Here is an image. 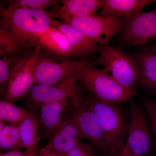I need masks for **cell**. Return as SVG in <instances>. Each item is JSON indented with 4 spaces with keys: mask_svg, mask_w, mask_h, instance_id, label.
I'll list each match as a JSON object with an SVG mask.
<instances>
[{
    "mask_svg": "<svg viewBox=\"0 0 156 156\" xmlns=\"http://www.w3.org/2000/svg\"><path fill=\"white\" fill-rule=\"evenodd\" d=\"M87 101L104 134L108 156L118 154L127 141L128 121L125 115L115 104L101 100L93 95Z\"/></svg>",
    "mask_w": 156,
    "mask_h": 156,
    "instance_id": "1",
    "label": "cell"
},
{
    "mask_svg": "<svg viewBox=\"0 0 156 156\" xmlns=\"http://www.w3.org/2000/svg\"><path fill=\"white\" fill-rule=\"evenodd\" d=\"M1 27L30 43L52 26L49 11L39 9L1 8Z\"/></svg>",
    "mask_w": 156,
    "mask_h": 156,
    "instance_id": "2",
    "label": "cell"
},
{
    "mask_svg": "<svg viewBox=\"0 0 156 156\" xmlns=\"http://www.w3.org/2000/svg\"><path fill=\"white\" fill-rule=\"evenodd\" d=\"M79 81L92 95L110 103H129L132 98L137 96L123 88L105 70L98 68L91 63L79 70Z\"/></svg>",
    "mask_w": 156,
    "mask_h": 156,
    "instance_id": "3",
    "label": "cell"
},
{
    "mask_svg": "<svg viewBox=\"0 0 156 156\" xmlns=\"http://www.w3.org/2000/svg\"><path fill=\"white\" fill-rule=\"evenodd\" d=\"M98 53L96 61L103 65V69L123 88L137 96L139 72L133 56L122 48L109 45H99Z\"/></svg>",
    "mask_w": 156,
    "mask_h": 156,
    "instance_id": "4",
    "label": "cell"
},
{
    "mask_svg": "<svg viewBox=\"0 0 156 156\" xmlns=\"http://www.w3.org/2000/svg\"><path fill=\"white\" fill-rule=\"evenodd\" d=\"M53 18H58L71 26L99 45H109L111 40L118 35L127 21L123 17L101 15L82 18L55 15Z\"/></svg>",
    "mask_w": 156,
    "mask_h": 156,
    "instance_id": "5",
    "label": "cell"
},
{
    "mask_svg": "<svg viewBox=\"0 0 156 156\" xmlns=\"http://www.w3.org/2000/svg\"><path fill=\"white\" fill-rule=\"evenodd\" d=\"M126 145L136 156L152 154L155 147L150 123L143 107L131 101Z\"/></svg>",
    "mask_w": 156,
    "mask_h": 156,
    "instance_id": "6",
    "label": "cell"
},
{
    "mask_svg": "<svg viewBox=\"0 0 156 156\" xmlns=\"http://www.w3.org/2000/svg\"><path fill=\"white\" fill-rule=\"evenodd\" d=\"M41 53V48L36 47L13 64L3 100L14 103L35 85L36 65Z\"/></svg>",
    "mask_w": 156,
    "mask_h": 156,
    "instance_id": "7",
    "label": "cell"
},
{
    "mask_svg": "<svg viewBox=\"0 0 156 156\" xmlns=\"http://www.w3.org/2000/svg\"><path fill=\"white\" fill-rule=\"evenodd\" d=\"M90 63L87 59L57 58L41 53L36 65L35 85H57Z\"/></svg>",
    "mask_w": 156,
    "mask_h": 156,
    "instance_id": "8",
    "label": "cell"
},
{
    "mask_svg": "<svg viewBox=\"0 0 156 156\" xmlns=\"http://www.w3.org/2000/svg\"><path fill=\"white\" fill-rule=\"evenodd\" d=\"M121 44L130 47L145 44L156 37V9L141 11L127 19L126 25L118 34Z\"/></svg>",
    "mask_w": 156,
    "mask_h": 156,
    "instance_id": "9",
    "label": "cell"
},
{
    "mask_svg": "<svg viewBox=\"0 0 156 156\" xmlns=\"http://www.w3.org/2000/svg\"><path fill=\"white\" fill-rule=\"evenodd\" d=\"M54 86L36 84L30 90L29 99L38 105L42 104L70 100L75 104L83 98L78 90L79 71Z\"/></svg>",
    "mask_w": 156,
    "mask_h": 156,
    "instance_id": "10",
    "label": "cell"
},
{
    "mask_svg": "<svg viewBox=\"0 0 156 156\" xmlns=\"http://www.w3.org/2000/svg\"><path fill=\"white\" fill-rule=\"evenodd\" d=\"M73 106L69 116L77 126L83 139L89 140L93 148L101 153V156H108L104 134L87 100L83 98Z\"/></svg>",
    "mask_w": 156,
    "mask_h": 156,
    "instance_id": "11",
    "label": "cell"
},
{
    "mask_svg": "<svg viewBox=\"0 0 156 156\" xmlns=\"http://www.w3.org/2000/svg\"><path fill=\"white\" fill-rule=\"evenodd\" d=\"M30 44L35 48L39 47L42 53L44 52L48 56L59 58L75 57L72 48L66 37L53 26L35 37Z\"/></svg>",
    "mask_w": 156,
    "mask_h": 156,
    "instance_id": "12",
    "label": "cell"
},
{
    "mask_svg": "<svg viewBox=\"0 0 156 156\" xmlns=\"http://www.w3.org/2000/svg\"><path fill=\"white\" fill-rule=\"evenodd\" d=\"M139 72V84L143 91L156 95V51L146 46L132 54Z\"/></svg>",
    "mask_w": 156,
    "mask_h": 156,
    "instance_id": "13",
    "label": "cell"
},
{
    "mask_svg": "<svg viewBox=\"0 0 156 156\" xmlns=\"http://www.w3.org/2000/svg\"><path fill=\"white\" fill-rule=\"evenodd\" d=\"M82 139L77 126L68 116L63 119L60 126L50 136L48 145L60 156H64Z\"/></svg>",
    "mask_w": 156,
    "mask_h": 156,
    "instance_id": "14",
    "label": "cell"
},
{
    "mask_svg": "<svg viewBox=\"0 0 156 156\" xmlns=\"http://www.w3.org/2000/svg\"><path fill=\"white\" fill-rule=\"evenodd\" d=\"M70 100L54 101L39 105V120L44 138L51 136L63 121L62 115L65 109L69 106Z\"/></svg>",
    "mask_w": 156,
    "mask_h": 156,
    "instance_id": "15",
    "label": "cell"
},
{
    "mask_svg": "<svg viewBox=\"0 0 156 156\" xmlns=\"http://www.w3.org/2000/svg\"><path fill=\"white\" fill-rule=\"evenodd\" d=\"M52 23V26L66 37L72 48L75 57L87 56L98 53L97 44L71 26L53 18Z\"/></svg>",
    "mask_w": 156,
    "mask_h": 156,
    "instance_id": "16",
    "label": "cell"
},
{
    "mask_svg": "<svg viewBox=\"0 0 156 156\" xmlns=\"http://www.w3.org/2000/svg\"><path fill=\"white\" fill-rule=\"evenodd\" d=\"M62 6L56 5L49 11L53 18L55 15L74 17H92L102 8L103 0H62Z\"/></svg>",
    "mask_w": 156,
    "mask_h": 156,
    "instance_id": "17",
    "label": "cell"
},
{
    "mask_svg": "<svg viewBox=\"0 0 156 156\" xmlns=\"http://www.w3.org/2000/svg\"><path fill=\"white\" fill-rule=\"evenodd\" d=\"M35 48L7 29L0 28V55L6 56L12 65Z\"/></svg>",
    "mask_w": 156,
    "mask_h": 156,
    "instance_id": "18",
    "label": "cell"
},
{
    "mask_svg": "<svg viewBox=\"0 0 156 156\" xmlns=\"http://www.w3.org/2000/svg\"><path fill=\"white\" fill-rule=\"evenodd\" d=\"M156 0H103L99 15L129 19L143 11Z\"/></svg>",
    "mask_w": 156,
    "mask_h": 156,
    "instance_id": "19",
    "label": "cell"
},
{
    "mask_svg": "<svg viewBox=\"0 0 156 156\" xmlns=\"http://www.w3.org/2000/svg\"><path fill=\"white\" fill-rule=\"evenodd\" d=\"M19 130L24 147L36 148L42 136L38 116L34 112H29L27 116L19 125Z\"/></svg>",
    "mask_w": 156,
    "mask_h": 156,
    "instance_id": "20",
    "label": "cell"
},
{
    "mask_svg": "<svg viewBox=\"0 0 156 156\" xmlns=\"http://www.w3.org/2000/svg\"><path fill=\"white\" fill-rule=\"evenodd\" d=\"M29 111L7 101H0V120L12 126H18L28 115Z\"/></svg>",
    "mask_w": 156,
    "mask_h": 156,
    "instance_id": "21",
    "label": "cell"
},
{
    "mask_svg": "<svg viewBox=\"0 0 156 156\" xmlns=\"http://www.w3.org/2000/svg\"><path fill=\"white\" fill-rule=\"evenodd\" d=\"M23 148L19 126L7 125L0 131L1 150H18Z\"/></svg>",
    "mask_w": 156,
    "mask_h": 156,
    "instance_id": "22",
    "label": "cell"
},
{
    "mask_svg": "<svg viewBox=\"0 0 156 156\" xmlns=\"http://www.w3.org/2000/svg\"><path fill=\"white\" fill-rule=\"evenodd\" d=\"M56 5V1L51 0H14L9 1V5L6 8H25L47 11L46 9L49 7Z\"/></svg>",
    "mask_w": 156,
    "mask_h": 156,
    "instance_id": "23",
    "label": "cell"
},
{
    "mask_svg": "<svg viewBox=\"0 0 156 156\" xmlns=\"http://www.w3.org/2000/svg\"><path fill=\"white\" fill-rule=\"evenodd\" d=\"M143 106L149 120L156 150V98H144Z\"/></svg>",
    "mask_w": 156,
    "mask_h": 156,
    "instance_id": "24",
    "label": "cell"
},
{
    "mask_svg": "<svg viewBox=\"0 0 156 156\" xmlns=\"http://www.w3.org/2000/svg\"><path fill=\"white\" fill-rule=\"evenodd\" d=\"M0 59V87L4 96L9 85L12 63L6 56H1Z\"/></svg>",
    "mask_w": 156,
    "mask_h": 156,
    "instance_id": "25",
    "label": "cell"
},
{
    "mask_svg": "<svg viewBox=\"0 0 156 156\" xmlns=\"http://www.w3.org/2000/svg\"><path fill=\"white\" fill-rule=\"evenodd\" d=\"M93 148L92 144H87L80 142L64 156H80L87 151Z\"/></svg>",
    "mask_w": 156,
    "mask_h": 156,
    "instance_id": "26",
    "label": "cell"
},
{
    "mask_svg": "<svg viewBox=\"0 0 156 156\" xmlns=\"http://www.w3.org/2000/svg\"><path fill=\"white\" fill-rule=\"evenodd\" d=\"M0 156H37L36 148L26 149L25 150L9 151L5 153H1Z\"/></svg>",
    "mask_w": 156,
    "mask_h": 156,
    "instance_id": "27",
    "label": "cell"
},
{
    "mask_svg": "<svg viewBox=\"0 0 156 156\" xmlns=\"http://www.w3.org/2000/svg\"><path fill=\"white\" fill-rule=\"evenodd\" d=\"M37 156H60L48 145L41 148L37 153Z\"/></svg>",
    "mask_w": 156,
    "mask_h": 156,
    "instance_id": "28",
    "label": "cell"
},
{
    "mask_svg": "<svg viewBox=\"0 0 156 156\" xmlns=\"http://www.w3.org/2000/svg\"><path fill=\"white\" fill-rule=\"evenodd\" d=\"M111 156H136L131 151L129 150L128 147L126 145H125L124 147L122 149V150L119 152L118 153V154H116L114 155Z\"/></svg>",
    "mask_w": 156,
    "mask_h": 156,
    "instance_id": "29",
    "label": "cell"
},
{
    "mask_svg": "<svg viewBox=\"0 0 156 156\" xmlns=\"http://www.w3.org/2000/svg\"><path fill=\"white\" fill-rule=\"evenodd\" d=\"M94 154V152H93V148L90 150L87 151L84 153L82 154L80 156H92Z\"/></svg>",
    "mask_w": 156,
    "mask_h": 156,
    "instance_id": "30",
    "label": "cell"
},
{
    "mask_svg": "<svg viewBox=\"0 0 156 156\" xmlns=\"http://www.w3.org/2000/svg\"><path fill=\"white\" fill-rule=\"evenodd\" d=\"M154 41L153 43H151L150 44L147 45V46L150 49H151L152 50L156 51V39H154Z\"/></svg>",
    "mask_w": 156,
    "mask_h": 156,
    "instance_id": "31",
    "label": "cell"
},
{
    "mask_svg": "<svg viewBox=\"0 0 156 156\" xmlns=\"http://www.w3.org/2000/svg\"><path fill=\"white\" fill-rule=\"evenodd\" d=\"M156 156L154 155L153 154H152V155H149V156Z\"/></svg>",
    "mask_w": 156,
    "mask_h": 156,
    "instance_id": "32",
    "label": "cell"
},
{
    "mask_svg": "<svg viewBox=\"0 0 156 156\" xmlns=\"http://www.w3.org/2000/svg\"><path fill=\"white\" fill-rule=\"evenodd\" d=\"M95 156V155H94H94H93V156Z\"/></svg>",
    "mask_w": 156,
    "mask_h": 156,
    "instance_id": "33",
    "label": "cell"
},
{
    "mask_svg": "<svg viewBox=\"0 0 156 156\" xmlns=\"http://www.w3.org/2000/svg\"><path fill=\"white\" fill-rule=\"evenodd\" d=\"M156 39V37H155V38H154V39Z\"/></svg>",
    "mask_w": 156,
    "mask_h": 156,
    "instance_id": "34",
    "label": "cell"
},
{
    "mask_svg": "<svg viewBox=\"0 0 156 156\" xmlns=\"http://www.w3.org/2000/svg\"><path fill=\"white\" fill-rule=\"evenodd\" d=\"M94 155H95V154H94Z\"/></svg>",
    "mask_w": 156,
    "mask_h": 156,
    "instance_id": "35",
    "label": "cell"
}]
</instances>
